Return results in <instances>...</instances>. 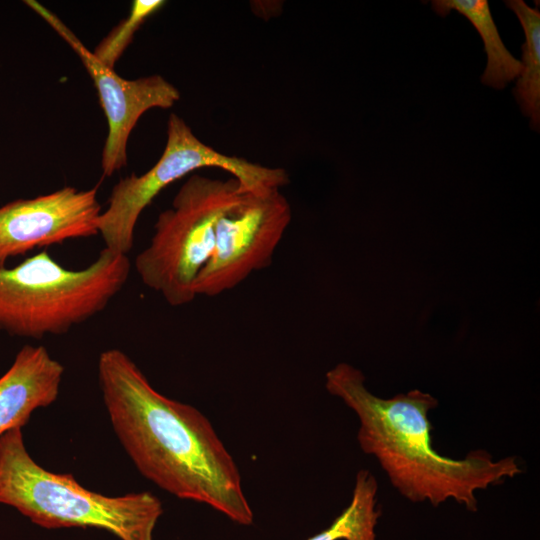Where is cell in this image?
I'll return each mask as SVG.
<instances>
[{
  "label": "cell",
  "instance_id": "cell-7",
  "mask_svg": "<svg viewBox=\"0 0 540 540\" xmlns=\"http://www.w3.org/2000/svg\"><path fill=\"white\" fill-rule=\"evenodd\" d=\"M291 219L280 189L244 191L217 224L212 255L195 281L196 296L223 294L268 267Z\"/></svg>",
  "mask_w": 540,
  "mask_h": 540
},
{
  "label": "cell",
  "instance_id": "cell-1",
  "mask_svg": "<svg viewBox=\"0 0 540 540\" xmlns=\"http://www.w3.org/2000/svg\"><path fill=\"white\" fill-rule=\"evenodd\" d=\"M97 372L114 432L145 478L238 524L253 523L239 468L203 413L157 391L120 349L101 352Z\"/></svg>",
  "mask_w": 540,
  "mask_h": 540
},
{
  "label": "cell",
  "instance_id": "cell-10",
  "mask_svg": "<svg viewBox=\"0 0 540 540\" xmlns=\"http://www.w3.org/2000/svg\"><path fill=\"white\" fill-rule=\"evenodd\" d=\"M63 365L44 346H23L0 377V437L22 428L32 413L58 397Z\"/></svg>",
  "mask_w": 540,
  "mask_h": 540
},
{
  "label": "cell",
  "instance_id": "cell-14",
  "mask_svg": "<svg viewBox=\"0 0 540 540\" xmlns=\"http://www.w3.org/2000/svg\"><path fill=\"white\" fill-rule=\"evenodd\" d=\"M165 1L162 0H135L127 18L123 19L112 31L96 46L93 55L95 58L111 69H114L124 50L132 41L135 32L146 18L159 10Z\"/></svg>",
  "mask_w": 540,
  "mask_h": 540
},
{
  "label": "cell",
  "instance_id": "cell-6",
  "mask_svg": "<svg viewBox=\"0 0 540 540\" xmlns=\"http://www.w3.org/2000/svg\"><path fill=\"white\" fill-rule=\"evenodd\" d=\"M204 167L229 172L249 191L281 189L290 181L285 169L216 151L197 138L181 117L172 113L167 123L166 145L157 163L146 173L132 174L113 187L108 207L97 221L104 248L127 256L134 246L136 223L144 209L169 184Z\"/></svg>",
  "mask_w": 540,
  "mask_h": 540
},
{
  "label": "cell",
  "instance_id": "cell-5",
  "mask_svg": "<svg viewBox=\"0 0 540 540\" xmlns=\"http://www.w3.org/2000/svg\"><path fill=\"white\" fill-rule=\"evenodd\" d=\"M244 191L249 190L233 177L191 175L171 208L159 214L150 243L135 258L134 267L143 284L170 306L191 303L197 297V276L214 249L217 224Z\"/></svg>",
  "mask_w": 540,
  "mask_h": 540
},
{
  "label": "cell",
  "instance_id": "cell-8",
  "mask_svg": "<svg viewBox=\"0 0 540 540\" xmlns=\"http://www.w3.org/2000/svg\"><path fill=\"white\" fill-rule=\"evenodd\" d=\"M25 3L39 14L79 56L98 91L108 123L101 167L111 176L127 162V142L139 118L152 108L168 109L179 99V90L160 75L127 80L100 63L63 21L37 1Z\"/></svg>",
  "mask_w": 540,
  "mask_h": 540
},
{
  "label": "cell",
  "instance_id": "cell-12",
  "mask_svg": "<svg viewBox=\"0 0 540 540\" xmlns=\"http://www.w3.org/2000/svg\"><path fill=\"white\" fill-rule=\"evenodd\" d=\"M505 4L517 16L524 34L522 45L523 69L513 95L524 116L530 118L531 128L540 130V12L523 0H506Z\"/></svg>",
  "mask_w": 540,
  "mask_h": 540
},
{
  "label": "cell",
  "instance_id": "cell-11",
  "mask_svg": "<svg viewBox=\"0 0 540 540\" xmlns=\"http://www.w3.org/2000/svg\"><path fill=\"white\" fill-rule=\"evenodd\" d=\"M432 9L440 16L452 10L466 17L483 40L487 55L486 68L481 76L483 85L504 89L522 72L521 60L515 58L504 45L486 0H434Z\"/></svg>",
  "mask_w": 540,
  "mask_h": 540
},
{
  "label": "cell",
  "instance_id": "cell-3",
  "mask_svg": "<svg viewBox=\"0 0 540 540\" xmlns=\"http://www.w3.org/2000/svg\"><path fill=\"white\" fill-rule=\"evenodd\" d=\"M22 428L0 437V503L47 529L96 528L120 540H153L163 513L150 492L106 496L80 485L71 474L41 467L28 453Z\"/></svg>",
  "mask_w": 540,
  "mask_h": 540
},
{
  "label": "cell",
  "instance_id": "cell-9",
  "mask_svg": "<svg viewBox=\"0 0 540 540\" xmlns=\"http://www.w3.org/2000/svg\"><path fill=\"white\" fill-rule=\"evenodd\" d=\"M97 188L66 186L46 195L17 199L0 207V268L11 257L35 248L98 234Z\"/></svg>",
  "mask_w": 540,
  "mask_h": 540
},
{
  "label": "cell",
  "instance_id": "cell-2",
  "mask_svg": "<svg viewBox=\"0 0 540 540\" xmlns=\"http://www.w3.org/2000/svg\"><path fill=\"white\" fill-rule=\"evenodd\" d=\"M360 370L339 363L325 375L327 391L357 415V440L365 454L376 457L392 485L408 500L439 506L453 499L477 510L476 491L521 473L515 457L493 461L484 450L463 459L439 454L432 445L428 412L438 406L431 394L418 389L383 399L364 384Z\"/></svg>",
  "mask_w": 540,
  "mask_h": 540
},
{
  "label": "cell",
  "instance_id": "cell-13",
  "mask_svg": "<svg viewBox=\"0 0 540 540\" xmlns=\"http://www.w3.org/2000/svg\"><path fill=\"white\" fill-rule=\"evenodd\" d=\"M378 484L370 471L357 472L352 499L332 524L307 540H376L381 515L377 505Z\"/></svg>",
  "mask_w": 540,
  "mask_h": 540
},
{
  "label": "cell",
  "instance_id": "cell-4",
  "mask_svg": "<svg viewBox=\"0 0 540 540\" xmlns=\"http://www.w3.org/2000/svg\"><path fill=\"white\" fill-rule=\"evenodd\" d=\"M128 256L103 248L87 267L70 269L41 251L0 268V330L40 339L62 335L102 312L125 286Z\"/></svg>",
  "mask_w": 540,
  "mask_h": 540
}]
</instances>
